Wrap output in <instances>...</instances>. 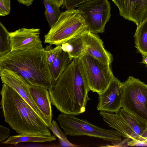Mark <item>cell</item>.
Segmentation results:
<instances>
[{
	"mask_svg": "<svg viewBox=\"0 0 147 147\" xmlns=\"http://www.w3.org/2000/svg\"><path fill=\"white\" fill-rule=\"evenodd\" d=\"M123 83L122 107L147 124V85L132 76Z\"/></svg>",
	"mask_w": 147,
	"mask_h": 147,
	"instance_id": "obj_7",
	"label": "cell"
},
{
	"mask_svg": "<svg viewBox=\"0 0 147 147\" xmlns=\"http://www.w3.org/2000/svg\"><path fill=\"white\" fill-rule=\"evenodd\" d=\"M30 90L32 96L43 115L48 127L51 123L53 116L49 91L45 87L32 85L30 86Z\"/></svg>",
	"mask_w": 147,
	"mask_h": 147,
	"instance_id": "obj_15",
	"label": "cell"
},
{
	"mask_svg": "<svg viewBox=\"0 0 147 147\" xmlns=\"http://www.w3.org/2000/svg\"><path fill=\"white\" fill-rule=\"evenodd\" d=\"M48 128L53 132L54 135L58 137L59 139L68 140L66 134L61 131L57 123L54 120L52 121Z\"/></svg>",
	"mask_w": 147,
	"mask_h": 147,
	"instance_id": "obj_24",
	"label": "cell"
},
{
	"mask_svg": "<svg viewBox=\"0 0 147 147\" xmlns=\"http://www.w3.org/2000/svg\"><path fill=\"white\" fill-rule=\"evenodd\" d=\"M10 130L8 128L3 126L0 125V142L3 143L4 140L9 136Z\"/></svg>",
	"mask_w": 147,
	"mask_h": 147,
	"instance_id": "obj_27",
	"label": "cell"
},
{
	"mask_svg": "<svg viewBox=\"0 0 147 147\" xmlns=\"http://www.w3.org/2000/svg\"><path fill=\"white\" fill-rule=\"evenodd\" d=\"M20 3L23 4L28 7L32 5L34 0H17Z\"/></svg>",
	"mask_w": 147,
	"mask_h": 147,
	"instance_id": "obj_30",
	"label": "cell"
},
{
	"mask_svg": "<svg viewBox=\"0 0 147 147\" xmlns=\"http://www.w3.org/2000/svg\"><path fill=\"white\" fill-rule=\"evenodd\" d=\"M4 68L18 73L30 86L49 90L55 82L44 48L9 51L0 57V70Z\"/></svg>",
	"mask_w": 147,
	"mask_h": 147,
	"instance_id": "obj_3",
	"label": "cell"
},
{
	"mask_svg": "<svg viewBox=\"0 0 147 147\" xmlns=\"http://www.w3.org/2000/svg\"><path fill=\"white\" fill-rule=\"evenodd\" d=\"M85 54L105 63L111 65L113 60L112 55L105 48L102 40L98 35L88 30L84 32Z\"/></svg>",
	"mask_w": 147,
	"mask_h": 147,
	"instance_id": "obj_13",
	"label": "cell"
},
{
	"mask_svg": "<svg viewBox=\"0 0 147 147\" xmlns=\"http://www.w3.org/2000/svg\"><path fill=\"white\" fill-rule=\"evenodd\" d=\"M0 57L10 51L9 32L0 22Z\"/></svg>",
	"mask_w": 147,
	"mask_h": 147,
	"instance_id": "obj_22",
	"label": "cell"
},
{
	"mask_svg": "<svg viewBox=\"0 0 147 147\" xmlns=\"http://www.w3.org/2000/svg\"><path fill=\"white\" fill-rule=\"evenodd\" d=\"M52 104L61 113L78 115L86 111L90 90L83 79L77 59L72 60L48 90Z\"/></svg>",
	"mask_w": 147,
	"mask_h": 147,
	"instance_id": "obj_1",
	"label": "cell"
},
{
	"mask_svg": "<svg viewBox=\"0 0 147 147\" xmlns=\"http://www.w3.org/2000/svg\"><path fill=\"white\" fill-rule=\"evenodd\" d=\"M61 146L67 147H77V146L70 142L68 140H64L59 139Z\"/></svg>",
	"mask_w": 147,
	"mask_h": 147,
	"instance_id": "obj_29",
	"label": "cell"
},
{
	"mask_svg": "<svg viewBox=\"0 0 147 147\" xmlns=\"http://www.w3.org/2000/svg\"><path fill=\"white\" fill-rule=\"evenodd\" d=\"M72 61L67 53L62 50L49 66L51 74L55 82L59 78Z\"/></svg>",
	"mask_w": 147,
	"mask_h": 147,
	"instance_id": "obj_19",
	"label": "cell"
},
{
	"mask_svg": "<svg viewBox=\"0 0 147 147\" xmlns=\"http://www.w3.org/2000/svg\"><path fill=\"white\" fill-rule=\"evenodd\" d=\"M134 37L138 52L142 56L147 55V19L137 27Z\"/></svg>",
	"mask_w": 147,
	"mask_h": 147,
	"instance_id": "obj_20",
	"label": "cell"
},
{
	"mask_svg": "<svg viewBox=\"0 0 147 147\" xmlns=\"http://www.w3.org/2000/svg\"><path fill=\"white\" fill-rule=\"evenodd\" d=\"M120 16L139 26L147 19V0H112Z\"/></svg>",
	"mask_w": 147,
	"mask_h": 147,
	"instance_id": "obj_12",
	"label": "cell"
},
{
	"mask_svg": "<svg viewBox=\"0 0 147 147\" xmlns=\"http://www.w3.org/2000/svg\"><path fill=\"white\" fill-rule=\"evenodd\" d=\"M40 34L38 28H22L10 32V51L43 48Z\"/></svg>",
	"mask_w": 147,
	"mask_h": 147,
	"instance_id": "obj_11",
	"label": "cell"
},
{
	"mask_svg": "<svg viewBox=\"0 0 147 147\" xmlns=\"http://www.w3.org/2000/svg\"><path fill=\"white\" fill-rule=\"evenodd\" d=\"M119 113L136 136L138 144V140L146 128L147 124L123 108L121 109Z\"/></svg>",
	"mask_w": 147,
	"mask_h": 147,
	"instance_id": "obj_17",
	"label": "cell"
},
{
	"mask_svg": "<svg viewBox=\"0 0 147 147\" xmlns=\"http://www.w3.org/2000/svg\"><path fill=\"white\" fill-rule=\"evenodd\" d=\"M56 140L55 136L19 134L10 136L3 144H16L24 142H50Z\"/></svg>",
	"mask_w": 147,
	"mask_h": 147,
	"instance_id": "obj_18",
	"label": "cell"
},
{
	"mask_svg": "<svg viewBox=\"0 0 147 147\" xmlns=\"http://www.w3.org/2000/svg\"><path fill=\"white\" fill-rule=\"evenodd\" d=\"M0 76L2 83L7 84L15 90L45 123L43 115L31 94L30 85L25 79L15 71L6 68L0 70Z\"/></svg>",
	"mask_w": 147,
	"mask_h": 147,
	"instance_id": "obj_9",
	"label": "cell"
},
{
	"mask_svg": "<svg viewBox=\"0 0 147 147\" xmlns=\"http://www.w3.org/2000/svg\"><path fill=\"white\" fill-rule=\"evenodd\" d=\"M5 122L19 134L50 136L44 121L15 90L3 84L0 92Z\"/></svg>",
	"mask_w": 147,
	"mask_h": 147,
	"instance_id": "obj_2",
	"label": "cell"
},
{
	"mask_svg": "<svg viewBox=\"0 0 147 147\" xmlns=\"http://www.w3.org/2000/svg\"><path fill=\"white\" fill-rule=\"evenodd\" d=\"M42 1L45 9V15L51 28L58 20L61 12L59 7L56 5L51 3L48 0Z\"/></svg>",
	"mask_w": 147,
	"mask_h": 147,
	"instance_id": "obj_21",
	"label": "cell"
},
{
	"mask_svg": "<svg viewBox=\"0 0 147 147\" xmlns=\"http://www.w3.org/2000/svg\"><path fill=\"white\" fill-rule=\"evenodd\" d=\"M111 9L108 0H92L80 5L77 9L84 18L88 30L97 34L104 32L111 16Z\"/></svg>",
	"mask_w": 147,
	"mask_h": 147,
	"instance_id": "obj_8",
	"label": "cell"
},
{
	"mask_svg": "<svg viewBox=\"0 0 147 147\" xmlns=\"http://www.w3.org/2000/svg\"><path fill=\"white\" fill-rule=\"evenodd\" d=\"M51 3L54 4L59 7L63 5L64 0H48Z\"/></svg>",
	"mask_w": 147,
	"mask_h": 147,
	"instance_id": "obj_31",
	"label": "cell"
},
{
	"mask_svg": "<svg viewBox=\"0 0 147 147\" xmlns=\"http://www.w3.org/2000/svg\"><path fill=\"white\" fill-rule=\"evenodd\" d=\"M92 0H64L62 8L66 9H74L86 2Z\"/></svg>",
	"mask_w": 147,
	"mask_h": 147,
	"instance_id": "obj_25",
	"label": "cell"
},
{
	"mask_svg": "<svg viewBox=\"0 0 147 147\" xmlns=\"http://www.w3.org/2000/svg\"><path fill=\"white\" fill-rule=\"evenodd\" d=\"M11 0H0V16L9 14L11 9Z\"/></svg>",
	"mask_w": 147,
	"mask_h": 147,
	"instance_id": "obj_26",
	"label": "cell"
},
{
	"mask_svg": "<svg viewBox=\"0 0 147 147\" xmlns=\"http://www.w3.org/2000/svg\"><path fill=\"white\" fill-rule=\"evenodd\" d=\"M139 143L147 144V125L138 140V144Z\"/></svg>",
	"mask_w": 147,
	"mask_h": 147,
	"instance_id": "obj_28",
	"label": "cell"
},
{
	"mask_svg": "<svg viewBox=\"0 0 147 147\" xmlns=\"http://www.w3.org/2000/svg\"><path fill=\"white\" fill-rule=\"evenodd\" d=\"M88 30L85 20L78 9L61 13L57 22L44 36V43L60 45Z\"/></svg>",
	"mask_w": 147,
	"mask_h": 147,
	"instance_id": "obj_4",
	"label": "cell"
},
{
	"mask_svg": "<svg viewBox=\"0 0 147 147\" xmlns=\"http://www.w3.org/2000/svg\"><path fill=\"white\" fill-rule=\"evenodd\" d=\"M142 62L145 64L147 67V55H143Z\"/></svg>",
	"mask_w": 147,
	"mask_h": 147,
	"instance_id": "obj_32",
	"label": "cell"
},
{
	"mask_svg": "<svg viewBox=\"0 0 147 147\" xmlns=\"http://www.w3.org/2000/svg\"><path fill=\"white\" fill-rule=\"evenodd\" d=\"M45 51L49 65L50 66L59 55L62 50L60 45H57L53 49L51 45H49V46H47L45 49Z\"/></svg>",
	"mask_w": 147,
	"mask_h": 147,
	"instance_id": "obj_23",
	"label": "cell"
},
{
	"mask_svg": "<svg viewBox=\"0 0 147 147\" xmlns=\"http://www.w3.org/2000/svg\"><path fill=\"white\" fill-rule=\"evenodd\" d=\"M84 32L61 45L62 50L67 53L72 60L78 59L85 54Z\"/></svg>",
	"mask_w": 147,
	"mask_h": 147,
	"instance_id": "obj_16",
	"label": "cell"
},
{
	"mask_svg": "<svg viewBox=\"0 0 147 147\" xmlns=\"http://www.w3.org/2000/svg\"><path fill=\"white\" fill-rule=\"evenodd\" d=\"M99 113L103 120L109 127L115 129L122 137L131 140L128 142V145H134L137 144L136 136L119 112L100 111Z\"/></svg>",
	"mask_w": 147,
	"mask_h": 147,
	"instance_id": "obj_14",
	"label": "cell"
},
{
	"mask_svg": "<svg viewBox=\"0 0 147 147\" xmlns=\"http://www.w3.org/2000/svg\"><path fill=\"white\" fill-rule=\"evenodd\" d=\"M123 85L114 77L106 90L99 95L97 110L118 113L122 108Z\"/></svg>",
	"mask_w": 147,
	"mask_h": 147,
	"instance_id": "obj_10",
	"label": "cell"
},
{
	"mask_svg": "<svg viewBox=\"0 0 147 147\" xmlns=\"http://www.w3.org/2000/svg\"><path fill=\"white\" fill-rule=\"evenodd\" d=\"M81 75L90 90L99 95L107 88L114 77L109 64L85 54L77 59Z\"/></svg>",
	"mask_w": 147,
	"mask_h": 147,
	"instance_id": "obj_5",
	"label": "cell"
},
{
	"mask_svg": "<svg viewBox=\"0 0 147 147\" xmlns=\"http://www.w3.org/2000/svg\"><path fill=\"white\" fill-rule=\"evenodd\" d=\"M57 119L67 135L95 137L115 144L122 141L121 134L117 130L100 128L74 115L61 113Z\"/></svg>",
	"mask_w": 147,
	"mask_h": 147,
	"instance_id": "obj_6",
	"label": "cell"
}]
</instances>
